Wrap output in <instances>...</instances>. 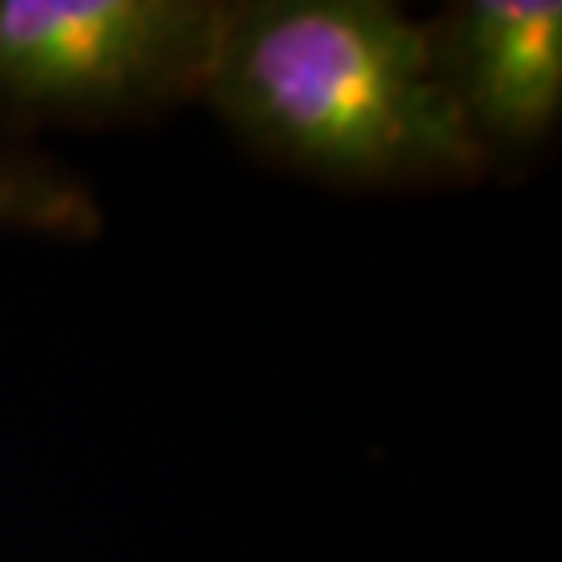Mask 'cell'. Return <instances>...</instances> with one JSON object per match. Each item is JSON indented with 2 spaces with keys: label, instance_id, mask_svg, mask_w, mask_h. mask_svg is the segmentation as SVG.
Here are the masks:
<instances>
[{
  "label": "cell",
  "instance_id": "obj_1",
  "mask_svg": "<svg viewBox=\"0 0 562 562\" xmlns=\"http://www.w3.org/2000/svg\"><path fill=\"white\" fill-rule=\"evenodd\" d=\"M201 104L255 155L346 192L471 188L492 159L392 0H225Z\"/></svg>",
  "mask_w": 562,
  "mask_h": 562
},
{
  "label": "cell",
  "instance_id": "obj_2",
  "mask_svg": "<svg viewBox=\"0 0 562 562\" xmlns=\"http://www.w3.org/2000/svg\"><path fill=\"white\" fill-rule=\"evenodd\" d=\"M225 0H0V125L101 130L204 97Z\"/></svg>",
  "mask_w": 562,
  "mask_h": 562
},
{
  "label": "cell",
  "instance_id": "obj_3",
  "mask_svg": "<svg viewBox=\"0 0 562 562\" xmlns=\"http://www.w3.org/2000/svg\"><path fill=\"white\" fill-rule=\"evenodd\" d=\"M434 55L480 150L542 146L562 121L559 0H459L429 18Z\"/></svg>",
  "mask_w": 562,
  "mask_h": 562
},
{
  "label": "cell",
  "instance_id": "obj_4",
  "mask_svg": "<svg viewBox=\"0 0 562 562\" xmlns=\"http://www.w3.org/2000/svg\"><path fill=\"white\" fill-rule=\"evenodd\" d=\"M104 229V209L83 176L59 159L0 138V234L92 241Z\"/></svg>",
  "mask_w": 562,
  "mask_h": 562
}]
</instances>
